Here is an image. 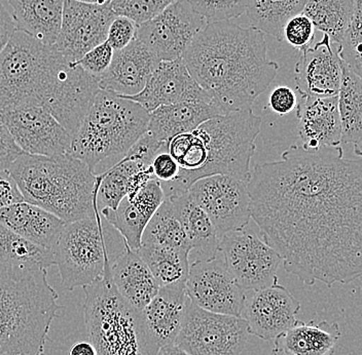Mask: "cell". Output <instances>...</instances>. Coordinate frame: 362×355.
<instances>
[{
    "instance_id": "obj_10",
    "label": "cell",
    "mask_w": 362,
    "mask_h": 355,
    "mask_svg": "<svg viewBox=\"0 0 362 355\" xmlns=\"http://www.w3.org/2000/svg\"><path fill=\"white\" fill-rule=\"evenodd\" d=\"M248 335L243 318L204 311L189 300L175 344L189 355H241Z\"/></svg>"
},
{
    "instance_id": "obj_48",
    "label": "cell",
    "mask_w": 362,
    "mask_h": 355,
    "mask_svg": "<svg viewBox=\"0 0 362 355\" xmlns=\"http://www.w3.org/2000/svg\"><path fill=\"white\" fill-rule=\"evenodd\" d=\"M69 355H97V352L90 341H81L70 348Z\"/></svg>"
},
{
    "instance_id": "obj_32",
    "label": "cell",
    "mask_w": 362,
    "mask_h": 355,
    "mask_svg": "<svg viewBox=\"0 0 362 355\" xmlns=\"http://www.w3.org/2000/svg\"><path fill=\"white\" fill-rule=\"evenodd\" d=\"M138 255L146 262L160 287L185 284L189 275V253L160 246H141Z\"/></svg>"
},
{
    "instance_id": "obj_9",
    "label": "cell",
    "mask_w": 362,
    "mask_h": 355,
    "mask_svg": "<svg viewBox=\"0 0 362 355\" xmlns=\"http://www.w3.org/2000/svg\"><path fill=\"white\" fill-rule=\"evenodd\" d=\"M262 122L252 109H246L217 115L199 126L194 132L205 143L207 158L198 180L214 175L249 180Z\"/></svg>"
},
{
    "instance_id": "obj_43",
    "label": "cell",
    "mask_w": 362,
    "mask_h": 355,
    "mask_svg": "<svg viewBox=\"0 0 362 355\" xmlns=\"http://www.w3.org/2000/svg\"><path fill=\"white\" fill-rule=\"evenodd\" d=\"M151 171L155 179L160 183H169L175 180L180 174V166L172 157L168 150H163L153 157L151 164Z\"/></svg>"
},
{
    "instance_id": "obj_44",
    "label": "cell",
    "mask_w": 362,
    "mask_h": 355,
    "mask_svg": "<svg viewBox=\"0 0 362 355\" xmlns=\"http://www.w3.org/2000/svg\"><path fill=\"white\" fill-rule=\"evenodd\" d=\"M298 96L293 89L286 85H278L272 90L269 106L276 114L286 115L296 110Z\"/></svg>"
},
{
    "instance_id": "obj_46",
    "label": "cell",
    "mask_w": 362,
    "mask_h": 355,
    "mask_svg": "<svg viewBox=\"0 0 362 355\" xmlns=\"http://www.w3.org/2000/svg\"><path fill=\"white\" fill-rule=\"evenodd\" d=\"M25 201L17 183L8 169H0V209Z\"/></svg>"
},
{
    "instance_id": "obj_7",
    "label": "cell",
    "mask_w": 362,
    "mask_h": 355,
    "mask_svg": "<svg viewBox=\"0 0 362 355\" xmlns=\"http://www.w3.org/2000/svg\"><path fill=\"white\" fill-rule=\"evenodd\" d=\"M126 246L124 237L102 217L98 207L92 216L65 223L52 248L63 288L74 291L100 279L112 270Z\"/></svg>"
},
{
    "instance_id": "obj_37",
    "label": "cell",
    "mask_w": 362,
    "mask_h": 355,
    "mask_svg": "<svg viewBox=\"0 0 362 355\" xmlns=\"http://www.w3.org/2000/svg\"><path fill=\"white\" fill-rule=\"evenodd\" d=\"M353 1L354 11L341 42L337 45V52L341 62L357 76H361L362 0Z\"/></svg>"
},
{
    "instance_id": "obj_16",
    "label": "cell",
    "mask_w": 362,
    "mask_h": 355,
    "mask_svg": "<svg viewBox=\"0 0 362 355\" xmlns=\"http://www.w3.org/2000/svg\"><path fill=\"white\" fill-rule=\"evenodd\" d=\"M115 17L110 2L94 4L64 0L62 24L54 47L68 62H76L93 47L105 42Z\"/></svg>"
},
{
    "instance_id": "obj_51",
    "label": "cell",
    "mask_w": 362,
    "mask_h": 355,
    "mask_svg": "<svg viewBox=\"0 0 362 355\" xmlns=\"http://www.w3.org/2000/svg\"><path fill=\"white\" fill-rule=\"evenodd\" d=\"M76 1L86 2V4H94V0H76Z\"/></svg>"
},
{
    "instance_id": "obj_23",
    "label": "cell",
    "mask_w": 362,
    "mask_h": 355,
    "mask_svg": "<svg viewBox=\"0 0 362 355\" xmlns=\"http://www.w3.org/2000/svg\"><path fill=\"white\" fill-rule=\"evenodd\" d=\"M0 223L22 239L51 251L65 225L55 215L27 201L0 209Z\"/></svg>"
},
{
    "instance_id": "obj_8",
    "label": "cell",
    "mask_w": 362,
    "mask_h": 355,
    "mask_svg": "<svg viewBox=\"0 0 362 355\" xmlns=\"http://www.w3.org/2000/svg\"><path fill=\"white\" fill-rule=\"evenodd\" d=\"M85 291V322L90 342L97 355H156L140 318L117 293L112 271L89 286Z\"/></svg>"
},
{
    "instance_id": "obj_2",
    "label": "cell",
    "mask_w": 362,
    "mask_h": 355,
    "mask_svg": "<svg viewBox=\"0 0 362 355\" xmlns=\"http://www.w3.org/2000/svg\"><path fill=\"white\" fill-rule=\"evenodd\" d=\"M99 89L98 81L68 62L54 45L16 30L0 53V112L35 104L74 136Z\"/></svg>"
},
{
    "instance_id": "obj_21",
    "label": "cell",
    "mask_w": 362,
    "mask_h": 355,
    "mask_svg": "<svg viewBox=\"0 0 362 355\" xmlns=\"http://www.w3.org/2000/svg\"><path fill=\"white\" fill-rule=\"evenodd\" d=\"M187 304L185 284L160 287L157 295L140 311L146 333L158 350L175 344Z\"/></svg>"
},
{
    "instance_id": "obj_18",
    "label": "cell",
    "mask_w": 362,
    "mask_h": 355,
    "mask_svg": "<svg viewBox=\"0 0 362 355\" xmlns=\"http://www.w3.org/2000/svg\"><path fill=\"white\" fill-rule=\"evenodd\" d=\"M123 98L136 102L148 113L160 106L181 102H212L207 92L192 78L182 58L162 61L141 92Z\"/></svg>"
},
{
    "instance_id": "obj_36",
    "label": "cell",
    "mask_w": 362,
    "mask_h": 355,
    "mask_svg": "<svg viewBox=\"0 0 362 355\" xmlns=\"http://www.w3.org/2000/svg\"><path fill=\"white\" fill-rule=\"evenodd\" d=\"M99 212L121 234L131 250L137 251L141 246L142 234L151 217L136 203L124 198L117 209H101Z\"/></svg>"
},
{
    "instance_id": "obj_5",
    "label": "cell",
    "mask_w": 362,
    "mask_h": 355,
    "mask_svg": "<svg viewBox=\"0 0 362 355\" xmlns=\"http://www.w3.org/2000/svg\"><path fill=\"white\" fill-rule=\"evenodd\" d=\"M47 269L0 267V355H45L52 323L62 308Z\"/></svg>"
},
{
    "instance_id": "obj_40",
    "label": "cell",
    "mask_w": 362,
    "mask_h": 355,
    "mask_svg": "<svg viewBox=\"0 0 362 355\" xmlns=\"http://www.w3.org/2000/svg\"><path fill=\"white\" fill-rule=\"evenodd\" d=\"M315 27L304 13H298L285 24L283 29V40H286L298 52H304L313 44Z\"/></svg>"
},
{
    "instance_id": "obj_29",
    "label": "cell",
    "mask_w": 362,
    "mask_h": 355,
    "mask_svg": "<svg viewBox=\"0 0 362 355\" xmlns=\"http://www.w3.org/2000/svg\"><path fill=\"white\" fill-rule=\"evenodd\" d=\"M341 121V145H353L355 155H362V81L341 62V80L338 92Z\"/></svg>"
},
{
    "instance_id": "obj_35",
    "label": "cell",
    "mask_w": 362,
    "mask_h": 355,
    "mask_svg": "<svg viewBox=\"0 0 362 355\" xmlns=\"http://www.w3.org/2000/svg\"><path fill=\"white\" fill-rule=\"evenodd\" d=\"M141 246L191 252V246L176 217L173 205L168 198H165L164 203L147 223L142 234Z\"/></svg>"
},
{
    "instance_id": "obj_4",
    "label": "cell",
    "mask_w": 362,
    "mask_h": 355,
    "mask_svg": "<svg viewBox=\"0 0 362 355\" xmlns=\"http://www.w3.org/2000/svg\"><path fill=\"white\" fill-rule=\"evenodd\" d=\"M8 171L25 201L52 212L65 223L92 216L98 207L97 174L69 153H22Z\"/></svg>"
},
{
    "instance_id": "obj_30",
    "label": "cell",
    "mask_w": 362,
    "mask_h": 355,
    "mask_svg": "<svg viewBox=\"0 0 362 355\" xmlns=\"http://www.w3.org/2000/svg\"><path fill=\"white\" fill-rule=\"evenodd\" d=\"M55 265L53 253L13 234L0 223V267L27 271Z\"/></svg>"
},
{
    "instance_id": "obj_22",
    "label": "cell",
    "mask_w": 362,
    "mask_h": 355,
    "mask_svg": "<svg viewBox=\"0 0 362 355\" xmlns=\"http://www.w3.org/2000/svg\"><path fill=\"white\" fill-rule=\"evenodd\" d=\"M296 110L303 148L315 150L322 147L341 146L338 96L330 98L300 97Z\"/></svg>"
},
{
    "instance_id": "obj_39",
    "label": "cell",
    "mask_w": 362,
    "mask_h": 355,
    "mask_svg": "<svg viewBox=\"0 0 362 355\" xmlns=\"http://www.w3.org/2000/svg\"><path fill=\"white\" fill-rule=\"evenodd\" d=\"M206 22L230 21L245 13L248 0H187Z\"/></svg>"
},
{
    "instance_id": "obj_28",
    "label": "cell",
    "mask_w": 362,
    "mask_h": 355,
    "mask_svg": "<svg viewBox=\"0 0 362 355\" xmlns=\"http://www.w3.org/2000/svg\"><path fill=\"white\" fill-rule=\"evenodd\" d=\"M16 30L45 45L56 44L62 24L64 0H8Z\"/></svg>"
},
{
    "instance_id": "obj_31",
    "label": "cell",
    "mask_w": 362,
    "mask_h": 355,
    "mask_svg": "<svg viewBox=\"0 0 362 355\" xmlns=\"http://www.w3.org/2000/svg\"><path fill=\"white\" fill-rule=\"evenodd\" d=\"M305 0H248L246 15L250 27L283 42L285 24L302 13Z\"/></svg>"
},
{
    "instance_id": "obj_6",
    "label": "cell",
    "mask_w": 362,
    "mask_h": 355,
    "mask_svg": "<svg viewBox=\"0 0 362 355\" xmlns=\"http://www.w3.org/2000/svg\"><path fill=\"white\" fill-rule=\"evenodd\" d=\"M148 121L149 113L139 104L99 90L72 136L69 155L95 173L104 160L123 158L146 133Z\"/></svg>"
},
{
    "instance_id": "obj_24",
    "label": "cell",
    "mask_w": 362,
    "mask_h": 355,
    "mask_svg": "<svg viewBox=\"0 0 362 355\" xmlns=\"http://www.w3.org/2000/svg\"><path fill=\"white\" fill-rule=\"evenodd\" d=\"M113 284L124 302L140 312L157 295V280L137 251L128 246L112 266Z\"/></svg>"
},
{
    "instance_id": "obj_3",
    "label": "cell",
    "mask_w": 362,
    "mask_h": 355,
    "mask_svg": "<svg viewBox=\"0 0 362 355\" xmlns=\"http://www.w3.org/2000/svg\"><path fill=\"white\" fill-rule=\"evenodd\" d=\"M182 60L223 114L251 109L279 70L268 58L264 33L230 21L207 24Z\"/></svg>"
},
{
    "instance_id": "obj_38",
    "label": "cell",
    "mask_w": 362,
    "mask_h": 355,
    "mask_svg": "<svg viewBox=\"0 0 362 355\" xmlns=\"http://www.w3.org/2000/svg\"><path fill=\"white\" fill-rule=\"evenodd\" d=\"M175 0H110V8L117 16L132 20L137 26L160 15Z\"/></svg>"
},
{
    "instance_id": "obj_15",
    "label": "cell",
    "mask_w": 362,
    "mask_h": 355,
    "mask_svg": "<svg viewBox=\"0 0 362 355\" xmlns=\"http://www.w3.org/2000/svg\"><path fill=\"white\" fill-rule=\"evenodd\" d=\"M185 291L192 304L204 311L241 318L246 291L230 275L223 258L192 262Z\"/></svg>"
},
{
    "instance_id": "obj_25",
    "label": "cell",
    "mask_w": 362,
    "mask_h": 355,
    "mask_svg": "<svg viewBox=\"0 0 362 355\" xmlns=\"http://www.w3.org/2000/svg\"><path fill=\"white\" fill-rule=\"evenodd\" d=\"M339 337L338 323L296 320L274 339L272 355H334Z\"/></svg>"
},
{
    "instance_id": "obj_12",
    "label": "cell",
    "mask_w": 362,
    "mask_h": 355,
    "mask_svg": "<svg viewBox=\"0 0 362 355\" xmlns=\"http://www.w3.org/2000/svg\"><path fill=\"white\" fill-rule=\"evenodd\" d=\"M248 182L232 176L214 175L200 179L189 187V196L209 217L219 239L248 225Z\"/></svg>"
},
{
    "instance_id": "obj_13",
    "label": "cell",
    "mask_w": 362,
    "mask_h": 355,
    "mask_svg": "<svg viewBox=\"0 0 362 355\" xmlns=\"http://www.w3.org/2000/svg\"><path fill=\"white\" fill-rule=\"evenodd\" d=\"M207 24L187 0H175L157 17L139 25L136 38L160 62L177 60Z\"/></svg>"
},
{
    "instance_id": "obj_27",
    "label": "cell",
    "mask_w": 362,
    "mask_h": 355,
    "mask_svg": "<svg viewBox=\"0 0 362 355\" xmlns=\"http://www.w3.org/2000/svg\"><path fill=\"white\" fill-rule=\"evenodd\" d=\"M221 114L212 102H181L160 106L149 113L146 132L158 141H169L180 133L192 132L203 122Z\"/></svg>"
},
{
    "instance_id": "obj_1",
    "label": "cell",
    "mask_w": 362,
    "mask_h": 355,
    "mask_svg": "<svg viewBox=\"0 0 362 355\" xmlns=\"http://www.w3.org/2000/svg\"><path fill=\"white\" fill-rule=\"evenodd\" d=\"M250 216L285 271L313 286L350 284L362 273V162L341 146L291 145L255 167Z\"/></svg>"
},
{
    "instance_id": "obj_33",
    "label": "cell",
    "mask_w": 362,
    "mask_h": 355,
    "mask_svg": "<svg viewBox=\"0 0 362 355\" xmlns=\"http://www.w3.org/2000/svg\"><path fill=\"white\" fill-rule=\"evenodd\" d=\"M354 11L353 0H305L304 13L317 30L338 45L349 25Z\"/></svg>"
},
{
    "instance_id": "obj_50",
    "label": "cell",
    "mask_w": 362,
    "mask_h": 355,
    "mask_svg": "<svg viewBox=\"0 0 362 355\" xmlns=\"http://www.w3.org/2000/svg\"><path fill=\"white\" fill-rule=\"evenodd\" d=\"M110 2V0H94L95 4H105Z\"/></svg>"
},
{
    "instance_id": "obj_14",
    "label": "cell",
    "mask_w": 362,
    "mask_h": 355,
    "mask_svg": "<svg viewBox=\"0 0 362 355\" xmlns=\"http://www.w3.org/2000/svg\"><path fill=\"white\" fill-rule=\"evenodd\" d=\"M16 144L24 153L68 155L72 136L51 113L35 104H21L0 112Z\"/></svg>"
},
{
    "instance_id": "obj_26",
    "label": "cell",
    "mask_w": 362,
    "mask_h": 355,
    "mask_svg": "<svg viewBox=\"0 0 362 355\" xmlns=\"http://www.w3.org/2000/svg\"><path fill=\"white\" fill-rule=\"evenodd\" d=\"M168 200L173 205L176 217L191 246L189 263L216 258L221 239L207 214L192 200L189 192Z\"/></svg>"
},
{
    "instance_id": "obj_42",
    "label": "cell",
    "mask_w": 362,
    "mask_h": 355,
    "mask_svg": "<svg viewBox=\"0 0 362 355\" xmlns=\"http://www.w3.org/2000/svg\"><path fill=\"white\" fill-rule=\"evenodd\" d=\"M137 28V25L132 20L123 16H117L110 23L106 42L115 52L123 49L135 40Z\"/></svg>"
},
{
    "instance_id": "obj_11",
    "label": "cell",
    "mask_w": 362,
    "mask_h": 355,
    "mask_svg": "<svg viewBox=\"0 0 362 355\" xmlns=\"http://www.w3.org/2000/svg\"><path fill=\"white\" fill-rule=\"evenodd\" d=\"M218 251L230 275L244 291H257L277 284L281 257L251 230L244 228L223 235Z\"/></svg>"
},
{
    "instance_id": "obj_41",
    "label": "cell",
    "mask_w": 362,
    "mask_h": 355,
    "mask_svg": "<svg viewBox=\"0 0 362 355\" xmlns=\"http://www.w3.org/2000/svg\"><path fill=\"white\" fill-rule=\"evenodd\" d=\"M113 49L107 42L96 45L90 49L88 53L81 56L76 62L72 63L74 66L81 67L83 71L87 72L93 78H98L105 73L112 64Z\"/></svg>"
},
{
    "instance_id": "obj_49",
    "label": "cell",
    "mask_w": 362,
    "mask_h": 355,
    "mask_svg": "<svg viewBox=\"0 0 362 355\" xmlns=\"http://www.w3.org/2000/svg\"><path fill=\"white\" fill-rule=\"evenodd\" d=\"M156 355H189L185 350L181 349L176 344L167 345L160 347Z\"/></svg>"
},
{
    "instance_id": "obj_45",
    "label": "cell",
    "mask_w": 362,
    "mask_h": 355,
    "mask_svg": "<svg viewBox=\"0 0 362 355\" xmlns=\"http://www.w3.org/2000/svg\"><path fill=\"white\" fill-rule=\"evenodd\" d=\"M22 153L0 117V169H8Z\"/></svg>"
},
{
    "instance_id": "obj_47",
    "label": "cell",
    "mask_w": 362,
    "mask_h": 355,
    "mask_svg": "<svg viewBox=\"0 0 362 355\" xmlns=\"http://www.w3.org/2000/svg\"><path fill=\"white\" fill-rule=\"evenodd\" d=\"M16 31L15 23L8 10L0 2V53L10 42L11 36Z\"/></svg>"
},
{
    "instance_id": "obj_34",
    "label": "cell",
    "mask_w": 362,
    "mask_h": 355,
    "mask_svg": "<svg viewBox=\"0 0 362 355\" xmlns=\"http://www.w3.org/2000/svg\"><path fill=\"white\" fill-rule=\"evenodd\" d=\"M151 167L124 155L110 169L97 174V203L98 209L115 210L126 198L131 179L141 169Z\"/></svg>"
},
{
    "instance_id": "obj_17",
    "label": "cell",
    "mask_w": 362,
    "mask_h": 355,
    "mask_svg": "<svg viewBox=\"0 0 362 355\" xmlns=\"http://www.w3.org/2000/svg\"><path fill=\"white\" fill-rule=\"evenodd\" d=\"M246 294L241 318L249 335L262 340H274L296 322L300 304L281 284L249 291Z\"/></svg>"
},
{
    "instance_id": "obj_19",
    "label": "cell",
    "mask_w": 362,
    "mask_h": 355,
    "mask_svg": "<svg viewBox=\"0 0 362 355\" xmlns=\"http://www.w3.org/2000/svg\"><path fill=\"white\" fill-rule=\"evenodd\" d=\"M336 45V44H334ZM294 69L296 90L300 97L330 98L338 96L341 80V61L329 37L300 52Z\"/></svg>"
},
{
    "instance_id": "obj_20",
    "label": "cell",
    "mask_w": 362,
    "mask_h": 355,
    "mask_svg": "<svg viewBox=\"0 0 362 355\" xmlns=\"http://www.w3.org/2000/svg\"><path fill=\"white\" fill-rule=\"evenodd\" d=\"M160 63L158 56L135 38L123 49L113 53L107 71L96 78L99 89L121 97L135 96L144 90L149 76Z\"/></svg>"
}]
</instances>
